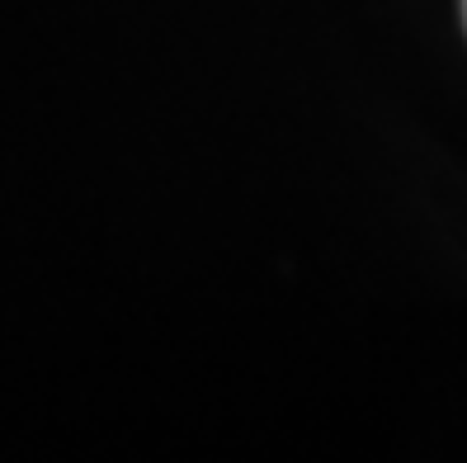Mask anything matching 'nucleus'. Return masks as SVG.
I'll list each match as a JSON object with an SVG mask.
<instances>
[{
  "label": "nucleus",
  "mask_w": 467,
  "mask_h": 463,
  "mask_svg": "<svg viewBox=\"0 0 467 463\" xmlns=\"http://www.w3.org/2000/svg\"><path fill=\"white\" fill-rule=\"evenodd\" d=\"M458 10H462V29H467V0H458Z\"/></svg>",
  "instance_id": "f257e3e1"
}]
</instances>
